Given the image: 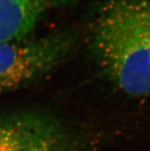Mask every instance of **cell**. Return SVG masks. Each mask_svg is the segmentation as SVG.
<instances>
[{
    "mask_svg": "<svg viewBox=\"0 0 150 151\" xmlns=\"http://www.w3.org/2000/svg\"><path fill=\"white\" fill-rule=\"evenodd\" d=\"M0 151H84V147L54 117L19 111L0 116Z\"/></svg>",
    "mask_w": 150,
    "mask_h": 151,
    "instance_id": "cell-3",
    "label": "cell"
},
{
    "mask_svg": "<svg viewBox=\"0 0 150 151\" xmlns=\"http://www.w3.org/2000/svg\"><path fill=\"white\" fill-rule=\"evenodd\" d=\"M93 58L107 79L132 98L150 95L146 0H108L89 26Z\"/></svg>",
    "mask_w": 150,
    "mask_h": 151,
    "instance_id": "cell-1",
    "label": "cell"
},
{
    "mask_svg": "<svg viewBox=\"0 0 150 151\" xmlns=\"http://www.w3.org/2000/svg\"><path fill=\"white\" fill-rule=\"evenodd\" d=\"M80 0H0V43L27 38L49 14Z\"/></svg>",
    "mask_w": 150,
    "mask_h": 151,
    "instance_id": "cell-4",
    "label": "cell"
},
{
    "mask_svg": "<svg viewBox=\"0 0 150 151\" xmlns=\"http://www.w3.org/2000/svg\"><path fill=\"white\" fill-rule=\"evenodd\" d=\"M75 45L70 32L0 43V94L28 86L67 58Z\"/></svg>",
    "mask_w": 150,
    "mask_h": 151,
    "instance_id": "cell-2",
    "label": "cell"
},
{
    "mask_svg": "<svg viewBox=\"0 0 150 151\" xmlns=\"http://www.w3.org/2000/svg\"><path fill=\"white\" fill-rule=\"evenodd\" d=\"M146 16H147L149 33H150V0H146Z\"/></svg>",
    "mask_w": 150,
    "mask_h": 151,
    "instance_id": "cell-5",
    "label": "cell"
}]
</instances>
